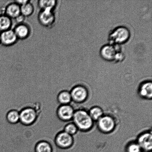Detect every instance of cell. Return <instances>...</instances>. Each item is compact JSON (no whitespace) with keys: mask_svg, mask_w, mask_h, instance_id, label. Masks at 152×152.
<instances>
[{"mask_svg":"<svg viewBox=\"0 0 152 152\" xmlns=\"http://www.w3.org/2000/svg\"><path fill=\"white\" fill-rule=\"evenodd\" d=\"M74 113L73 107L70 104L60 105L57 112L59 118L64 121H72Z\"/></svg>","mask_w":152,"mask_h":152,"instance_id":"cell-11","label":"cell"},{"mask_svg":"<svg viewBox=\"0 0 152 152\" xmlns=\"http://www.w3.org/2000/svg\"><path fill=\"white\" fill-rule=\"evenodd\" d=\"M34 12L35 7L31 1H29L27 3L20 6L21 14L26 18L32 16Z\"/></svg>","mask_w":152,"mask_h":152,"instance_id":"cell-18","label":"cell"},{"mask_svg":"<svg viewBox=\"0 0 152 152\" xmlns=\"http://www.w3.org/2000/svg\"><path fill=\"white\" fill-rule=\"evenodd\" d=\"M55 141L56 145L59 148L66 149L72 146L74 140L72 135L62 131L56 135Z\"/></svg>","mask_w":152,"mask_h":152,"instance_id":"cell-8","label":"cell"},{"mask_svg":"<svg viewBox=\"0 0 152 152\" xmlns=\"http://www.w3.org/2000/svg\"><path fill=\"white\" fill-rule=\"evenodd\" d=\"M0 44H1V36H0Z\"/></svg>","mask_w":152,"mask_h":152,"instance_id":"cell-26","label":"cell"},{"mask_svg":"<svg viewBox=\"0 0 152 152\" xmlns=\"http://www.w3.org/2000/svg\"><path fill=\"white\" fill-rule=\"evenodd\" d=\"M3 13L14 20L21 14L20 7L15 1H11L5 6Z\"/></svg>","mask_w":152,"mask_h":152,"instance_id":"cell-12","label":"cell"},{"mask_svg":"<svg viewBox=\"0 0 152 152\" xmlns=\"http://www.w3.org/2000/svg\"><path fill=\"white\" fill-rule=\"evenodd\" d=\"M122 50L121 45L108 43L101 47L99 50V55L106 61L114 62L117 53Z\"/></svg>","mask_w":152,"mask_h":152,"instance_id":"cell-3","label":"cell"},{"mask_svg":"<svg viewBox=\"0 0 152 152\" xmlns=\"http://www.w3.org/2000/svg\"><path fill=\"white\" fill-rule=\"evenodd\" d=\"M25 19H26V18L23 15H22L21 14H20V15H19L18 16L17 18H16L14 19V20H15V21L16 22V24H17L23 23L25 22Z\"/></svg>","mask_w":152,"mask_h":152,"instance_id":"cell-24","label":"cell"},{"mask_svg":"<svg viewBox=\"0 0 152 152\" xmlns=\"http://www.w3.org/2000/svg\"><path fill=\"white\" fill-rule=\"evenodd\" d=\"M126 152H141L142 149L137 143L132 142L126 147Z\"/></svg>","mask_w":152,"mask_h":152,"instance_id":"cell-23","label":"cell"},{"mask_svg":"<svg viewBox=\"0 0 152 152\" xmlns=\"http://www.w3.org/2000/svg\"><path fill=\"white\" fill-rule=\"evenodd\" d=\"M39 23L47 29H51L56 23V17L55 11L40 10L37 16Z\"/></svg>","mask_w":152,"mask_h":152,"instance_id":"cell-4","label":"cell"},{"mask_svg":"<svg viewBox=\"0 0 152 152\" xmlns=\"http://www.w3.org/2000/svg\"><path fill=\"white\" fill-rule=\"evenodd\" d=\"M131 32L127 27L120 25L110 31L108 36L110 44L121 45L129 41L131 37Z\"/></svg>","mask_w":152,"mask_h":152,"instance_id":"cell-1","label":"cell"},{"mask_svg":"<svg viewBox=\"0 0 152 152\" xmlns=\"http://www.w3.org/2000/svg\"><path fill=\"white\" fill-rule=\"evenodd\" d=\"M12 19L2 13L0 15V32L12 29Z\"/></svg>","mask_w":152,"mask_h":152,"instance_id":"cell-16","label":"cell"},{"mask_svg":"<svg viewBox=\"0 0 152 152\" xmlns=\"http://www.w3.org/2000/svg\"><path fill=\"white\" fill-rule=\"evenodd\" d=\"M137 143L142 150L147 152L151 151L152 148L151 133L145 132L141 134L138 138Z\"/></svg>","mask_w":152,"mask_h":152,"instance_id":"cell-13","label":"cell"},{"mask_svg":"<svg viewBox=\"0 0 152 152\" xmlns=\"http://www.w3.org/2000/svg\"><path fill=\"white\" fill-rule=\"evenodd\" d=\"M70 92L72 100L76 102H83L86 100L88 96L87 89L83 85L74 86Z\"/></svg>","mask_w":152,"mask_h":152,"instance_id":"cell-6","label":"cell"},{"mask_svg":"<svg viewBox=\"0 0 152 152\" xmlns=\"http://www.w3.org/2000/svg\"><path fill=\"white\" fill-rule=\"evenodd\" d=\"M98 126L100 130L104 133H109L114 130L115 122L110 116H103L98 120Z\"/></svg>","mask_w":152,"mask_h":152,"instance_id":"cell-9","label":"cell"},{"mask_svg":"<svg viewBox=\"0 0 152 152\" xmlns=\"http://www.w3.org/2000/svg\"><path fill=\"white\" fill-rule=\"evenodd\" d=\"M64 131L73 136L77 133L78 129L74 123L71 122L65 126Z\"/></svg>","mask_w":152,"mask_h":152,"instance_id":"cell-22","label":"cell"},{"mask_svg":"<svg viewBox=\"0 0 152 152\" xmlns=\"http://www.w3.org/2000/svg\"><path fill=\"white\" fill-rule=\"evenodd\" d=\"M70 92L68 90H63L59 94L58 101L61 105H69L72 102V98Z\"/></svg>","mask_w":152,"mask_h":152,"instance_id":"cell-17","label":"cell"},{"mask_svg":"<svg viewBox=\"0 0 152 152\" xmlns=\"http://www.w3.org/2000/svg\"><path fill=\"white\" fill-rule=\"evenodd\" d=\"M29 1H27V0H24V1L23 0H22V1H15L20 7V6L23 5L26 3H27Z\"/></svg>","mask_w":152,"mask_h":152,"instance_id":"cell-25","label":"cell"},{"mask_svg":"<svg viewBox=\"0 0 152 152\" xmlns=\"http://www.w3.org/2000/svg\"><path fill=\"white\" fill-rule=\"evenodd\" d=\"M36 152H53L50 144L46 141H41L35 147Z\"/></svg>","mask_w":152,"mask_h":152,"instance_id":"cell-20","label":"cell"},{"mask_svg":"<svg viewBox=\"0 0 152 152\" xmlns=\"http://www.w3.org/2000/svg\"><path fill=\"white\" fill-rule=\"evenodd\" d=\"M138 91L140 96L147 99L152 97V83L151 80H146L140 84Z\"/></svg>","mask_w":152,"mask_h":152,"instance_id":"cell-14","label":"cell"},{"mask_svg":"<svg viewBox=\"0 0 152 152\" xmlns=\"http://www.w3.org/2000/svg\"><path fill=\"white\" fill-rule=\"evenodd\" d=\"M103 114L102 109L98 107H94L89 111V115L92 120H98Z\"/></svg>","mask_w":152,"mask_h":152,"instance_id":"cell-21","label":"cell"},{"mask_svg":"<svg viewBox=\"0 0 152 152\" xmlns=\"http://www.w3.org/2000/svg\"><path fill=\"white\" fill-rule=\"evenodd\" d=\"M1 44L6 47H11L16 44L18 39L13 29L0 32Z\"/></svg>","mask_w":152,"mask_h":152,"instance_id":"cell-10","label":"cell"},{"mask_svg":"<svg viewBox=\"0 0 152 152\" xmlns=\"http://www.w3.org/2000/svg\"><path fill=\"white\" fill-rule=\"evenodd\" d=\"M7 119L9 122L12 124H15L20 122V113L18 110H10L7 115Z\"/></svg>","mask_w":152,"mask_h":152,"instance_id":"cell-19","label":"cell"},{"mask_svg":"<svg viewBox=\"0 0 152 152\" xmlns=\"http://www.w3.org/2000/svg\"><path fill=\"white\" fill-rule=\"evenodd\" d=\"M18 40H25L27 39L31 35L32 29L28 23L17 24L13 29Z\"/></svg>","mask_w":152,"mask_h":152,"instance_id":"cell-7","label":"cell"},{"mask_svg":"<svg viewBox=\"0 0 152 152\" xmlns=\"http://www.w3.org/2000/svg\"><path fill=\"white\" fill-rule=\"evenodd\" d=\"M19 113L20 122L25 126L32 124L37 120V113L33 107H27L22 109Z\"/></svg>","mask_w":152,"mask_h":152,"instance_id":"cell-5","label":"cell"},{"mask_svg":"<svg viewBox=\"0 0 152 152\" xmlns=\"http://www.w3.org/2000/svg\"><path fill=\"white\" fill-rule=\"evenodd\" d=\"M72 120L77 129L82 131L89 130L93 126V120L89 114L84 110L76 111Z\"/></svg>","mask_w":152,"mask_h":152,"instance_id":"cell-2","label":"cell"},{"mask_svg":"<svg viewBox=\"0 0 152 152\" xmlns=\"http://www.w3.org/2000/svg\"><path fill=\"white\" fill-rule=\"evenodd\" d=\"M59 1L56 0H40L37 5L40 10L55 11L59 5Z\"/></svg>","mask_w":152,"mask_h":152,"instance_id":"cell-15","label":"cell"}]
</instances>
